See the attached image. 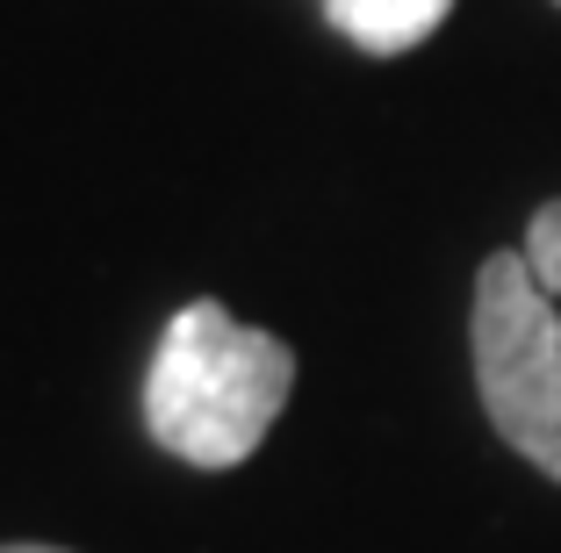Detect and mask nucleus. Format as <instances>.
Here are the masks:
<instances>
[{
    "label": "nucleus",
    "instance_id": "nucleus-4",
    "mask_svg": "<svg viewBox=\"0 0 561 553\" xmlns=\"http://www.w3.org/2000/svg\"><path fill=\"white\" fill-rule=\"evenodd\" d=\"M526 266H533V280H540L547 295L561 302V201H547V209H533V223H526Z\"/></svg>",
    "mask_w": 561,
    "mask_h": 553
},
{
    "label": "nucleus",
    "instance_id": "nucleus-2",
    "mask_svg": "<svg viewBox=\"0 0 561 553\" xmlns=\"http://www.w3.org/2000/svg\"><path fill=\"white\" fill-rule=\"evenodd\" d=\"M476 389L504 446L561 482V302L533 280L526 252H496L476 274Z\"/></svg>",
    "mask_w": 561,
    "mask_h": 553
},
{
    "label": "nucleus",
    "instance_id": "nucleus-5",
    "mask_svg": "<svg viewBox=\"0 0 561 553\" xmlns=\"http://www.w3.org/2000/svg\"><path fill=\"white\" fill-rule=\"evenodd\" d=\"M0 553H66V546H0Z\"/></svg>",
    "mask_w": 561,
    "mask_h": 553
},
{
    "label": "nucleus",
    "instance_id": "nucleus-1",
    "mask_svg": "<svg viewBox=\"0 0 561 553\" xmlns=\"http://www.w3.org/2000/svg\"><path fill=\"white\" fill-rule=\"evenodd\" d=\"M288 389H296V353L274 331L238 324L216 295H202L159 331L145 375V424L173 460L224 474L260 453Z\"/></svg>",
    "mask_w": 561,
    "mask_h": 553
},
{
    "label": "nucleus",
    "instance_id": "nucleus-3",
    "mask_svg": "<svg viewBox=\"0 0 561 553\" xmlns=\"http://www.w3.org/2000/svg\"><path fill=\"white\" fill-rule=\"evenodd\" d=\"M331 15V30L360 44L367 58H397V50H417L432 30L446 22L454 0H317Z\"/></svg>",
    "mask_w": 561,
    "mask_h": 553
}]
</instances>
